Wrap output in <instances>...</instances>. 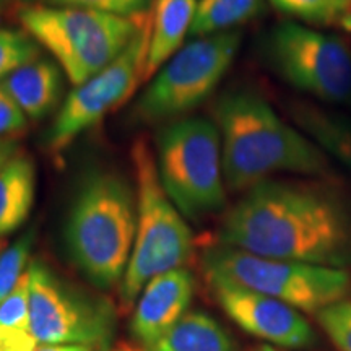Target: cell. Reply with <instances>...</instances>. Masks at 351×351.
<instances>
[{"label": "cell", "instance_id": "836d02e7", "mask_svg": "<svg viewBox=\"0 0 351 351\" xmlns=\"http://www.w3.org/2000/svg\"><path fill=\"white\" fill-rule=\"evenodd\" d=\"M121 351H127V350H121Z\"/></svg>", "mask_w": 351, "mask_h": 351}, {"label": "cell", "instance_id": "f546056e", "mask_svg": "<svg viewBox=\"0 0 351 351\" xmlns=\"http://www.w3.org/2000/svg\"><path fill=\"white\" fill-rule=\"evenodd\" d=\"M339 25H340V28L343 29V32L351 34V8L345 13L343 16H341L340 21H339Z\"/></svg>", "mask_w": 351, "mask_h": 351}, {"label": "cell", "instance_id": "277c9868", "mask_svg": "<svg viewBox=\"0 0 351 351\" xmlns=\"http://www.w3.org/2000/svg\"><path fill=\"white\" fill-rule=\"evenodd\" d=\"M130 156L137 181V232L121 282L119 296L124 307L134 304L155 276L184 269L194 254V236L161 186L148 143L137 140Z\"/></svg>", "mask_w": 351, "mask_h": 351}, {"label": "cell", "instance_id": "ac0fdd59", "mask_svg": "<svg viewBox=\"0 0 351 351\" xmlns=\"http://www.w3.org/2000/svg\"><path fill=\"white\" fill-rule=\"evenodd\" d=\"M145 351H236V345L210 314L187 313Z\"/></svg>", "mask_w": 351, "mask_h": 351}, {"label": "cell", "instance_id": "8fae6325", "mask_svg": "<svg viewBox=\"0 0 351 351\" xmlns=\"http://www.w3.org/2000/svg\"><path fill=\"white\" fill-rule=\"evenodd\" d=\"M150 38L152 10H147L138 15L137 29L125 49L108 67L67 95L44 137L52 153H62L82 132L98 124L134 95L145 82Z\"/></svg>", "mask_w": 351, "mask_h": 351}, {"label": "cell", "instance_id": "4dcf8cb0", "mask_svg": "<svg viewBox=\"0 0 351 351\" xmlns=\"http://www.w3.org/2000/svg\"><path fill=\"white\" fill-rule=\"evenodd\" d=\"M8 2H23L26 5H32L33 0H0V3H8Z\"/></svg>", "mask_w": 351, "mask_h": 351}, {"label": "cell", "instance_id": "d6986e66", "mask_svg": "<svg viewBox=\"0 0 351 351\" xmlns=\"http://www.w3.org/2000/svg\"><path fill=\"white\" fill-rule=\"evenodd\" d=\"M262 8L263 0H199L189 34L202 38L231 32L234 26L256 19Z\"/></svg>", "mask_w": 351, "mask_h": 351}, {"label": "cell", "instance_id": "e0dca14e", "mask_svg": "<svg viewBox=\"0 0 351 351\" xmlns=\"http://www.w3.org/2000/svg\"><path fill=\"white\" fill-rule=\"evenodd\" d=\"M36 171L32 158L16 153L0 169V238L23 225L33 208Z\"/></svg>", "mask_w": 351, "mask_h": 351}, {"label": "cell", "instance_id": "ba28073f", "mask_svg": "<svg viewBox=\"0 0 351 351\" xmlns=\"http://www.w3.org/2000/svg\"><path fill=\"white\" fill-rule=\"evenodd\" d=\"M241 46L236 29L195 38L156 72L135 108L148 124L176 121L200 106L226 75Z\"/></svg>", "mask_w": 351, "mask_h": 351}, {"label": "cell", "instance_id": "5b68a950", "mask_svg": "<svg viewBox=\"0 0 351 351\" xmlns=\"http://www.w3.org/2000/svg\"><path fill=\"white\" fill-rule=\"evenodd\" d=\"M138 15L117 16L43 3L25 5L19 19L25 32L51 52L69 80L78 86L125 49L137 29Z\"/></svg>", "mask_w": 351, "mask_h": 351}, {"label": "cell", "instance_id": "7402d4cb", "mask_svg": "<svg viewBox=\"0 0 351 351\" xmlns=\"http://www.w3.org/2000/svg\"><path fill=\"white\" fill-rule=\"evenodd\" d=\"M34 239H36V230L29 228L10 247L0 252V302L10 295L12 289L28 270Z\"/></svg>", "mask_w": 351, "mask_h": 351}, {"label": "cell", "instance_id": "4316f807", "mask_svg": "<svg viewBox=\"0 0 351 351\" xmlns=\"http://www.w3.org/2000/svg\"><path fill=\"white\" fill-rule=\"evenodd\" d=\"M38 345L32 332L0 327V351H34Z\"/></svg>", "mask_w": 351, "mask_h": 351}, {"label": "cell", "instance_id": "7a4b0ae2", "mask_svg": "<svg viewBox=\"0 0 351 351\" xmlns=\"http://www.w3.org/2000/svg\"><path fill=\"white\" fill-rule=\"evenodd\" d=\"M225 184L245 192L276 173L327 178L332 161L313 140L285 122L269 101L247 88L226 91L213 108Z\"/></svg>", "mask_w": 351, "mask_h": 351}, {"label": "cell", "instance_id": "4fadbf2b", "mask_svg": "<svg viewBox=\"0 0 351 351\" xmlns=\"http://www.w3.org/2000/svg\"><path fill=\"white\" fill-rule=\"evenodd\" d=\"M194 289V275L187 269H176L155 276L140 293L130 320L132 335L143 346L155 343L187 314Z\"/></svg>", "mask_w": 351, "mask_h": 351}, {"label": "cell", "instance_id": "cb8c5ba5", "mask_svg": "<svg viewBox=\"0 0 351 351\" xmlns=\"http://www.w3.org/2000/svg\"><path fill=\"white\" fill-rule=\"evenodd\" d=\"M315 317L337 350L351 351V301L337 302Z\"/></svg>", "mask_w": 351, "mask_h": 351}, {"label": "cell", "instance_id": "9c48e42d", "mask_svg": "<svg viewBox=\"0 0 351 351\" xmlns=\"http://www.w3.org/2000/svg\"><path fill=\"white\" fill-rule=\"evenodd\" d=\"M28 276L29 332L39 345L109 348L116 332V314L108 301L72 287L41 261L29 262Z\"/></svg>", "mask_w": 351, "mask_h": 351}, {"label": "cell", "instance_id": "f1b7e54d", "mask_svg": "<svg viewBox=\"0 0 351 351\" xmlns=\"http://www.w3.org/2000/svg\"><path fill=\"white\" fill-rule=\"evenodd\" d=\"M34 351H95L86 345H38Z\"/></svg>", "mask_w": 351, "mask_h": 351}, {"label": "cell", "instance_id": "8992f818", "mask_svg": "<svg viewBox=\"0 0 351 351\" xmlns=\"http://www.w3.org/2000/svg\"><path fill=\"white\" fill-rule=\"evenodd\" d=\"M156 166L161 186L186 218L218 212L226 204L221 138L204 117L169 122L158 132Z\"/></svg>", "mask_w": 351, "mask_h": 351}, {"label": "cell", "instance_id": "5bb4252c", "mask_svg": "<svg viewBox=\"0 0 351 351\" xmlns=\"http://www.w3.org/2000/svg\"><path fill=\"white\" fill-rule=\"evenodd\" d=\"M0 86L15 99L26 117L39 121L57 108L64 80L59 64L39 57L3 78Z\"/></svg>", "mask_w": 351, "mask_h": 351}, {"label": "cell", "instance_id": "603a6c76", "mask_svg": "<svg viewBox=\"0 0 351 351\" xmlns=\"http://www.w3.org/2000/svg\"><path fill=\"white\" fill-rule=\"evenodd\" d=\"M0 327L29 332V276H21L10 295L0 302Z\"/></svg>", "mask_w": 351, "mask_h": 351}, {"label": "cell", "instance_id": "d4e9b609", "mask_svg": "<svg viewBox=\"0 0 351 351\" xmlns=\"http://www.w3.org/2000/svg\"><path fill=\"white\" fill-rule=\"evenodd\" d=\"M44 5L95 10L117 16H134L148 10L152 0H43Z\"/></svg>", "mask_w": 351, "mask_h": 351}, {"label": "cell", "instance_id": "2e32d148", "mask_svg": "<svg viewBox=\"0 0 351 351\" xmlns=\"http://www.w3.org/2000/svg\"><path fill=\"white\" fill-rule=\"evenodd\" d=\"M289 114L302 134L351 174V117L309 101H293Z\"/></svg>", "mask_w": 351, "mask_h": 351}, {"label": "cell", "instance_id": "9a60e30c", "mask_svg": "<svg viewBox=\"0 0 351 351\" xmlns=\"http://www.w3.org/2000/svg\"><path fill=\"white\" fill-rule=\"evenodd\" d=\"M197 3V0H155L145 80L156 75L158 70L182 46L184 38L191 33Z\"/></svg>", "mask_w": 351, "mask_h": 351}, {"label": "cell", "instance_id": "1f68e13d", "mask_svg": "<svg viewBox=\"0 0 351 351\" xmlns=\"http://www.w3.org/2000/svg\"><path fill=\"white\" fill-rule=\"evenodd\" d=\"M254 351H278V350H275L274 346H270V345H263V346H258V348Z\"/></svg>", "mask_w": 351, "mask_h": 351}, {"label": "cell", "instance_id": "83f0119b", "mask_svg": "<svg viewBox=\"0 0 351 351\" xmlns=\"http://www.w3.org/2000/svg\"><path fill=\"white\" fill-rule=\"evenodd\" d=\"M16 153H19V148H16V143L13 142V140L0 138V169H2Z\"/></svg>", "mask_w": 351, "mask_h": 351}, {"label": "cell", "instance_id": "e575fe53", "mask_svg": "<svg viewBox=\"0 0 351 351\" xmlns=\"http://www.w3.org/2000/svg\"><path fill=\"white\" fill-rule=\"evenodd\" d=\"M350 106H351V101H350Z\"/></svg>", "mask_w": 351, "mask_h": 351}, {"label": "cell", "instance_id": "6da1fadb", "mask_svg": "<svg viewBox=\"0 0 351 351\" xmlns=\"http://www.w3.org/2000/svg\"><path fill=\"white\" fill-rule=\"evenodd\" d=\"M218 239L261 257L346 269L351 202L324 182L267 179L226 213Z\"/></svg>", "mask_w": 351, "mask_h": 351}, {"label": "cell", "instance_id": "44dd1931", "mask_svg": "<svg viewBox=\"0 0 351 351\" xmlns=\"http://www.w3.org/2000/svg\"><path fill=\"white\" fill-rule=\"evenodd\" d=\"M41 57V46L26 32L0 29V82Z\"/></svg>", "mask_w": 351, "mask_h": 351}, {"label": "cell", "instance_id": "52a82bcc", "mask_svg": "<svg viewBox=\"0 0 351 351\" xmlns=\"http://www.w3.org/2000/svg\"><path fill=\"white\" fill-rule=\"evenodd\" d=\"M204 269L207 275L223 276L300 313L319 314L345 301L351 291V275L345 269L261 257L223 244L204 254Z\"/></svg>", "mask_w": 351, "mask_h": 351}, {"label": "cell", "instance_id": "30bf717a", "mask_svg": "<svg viewBox=\"0 0 351 351\" xmlns=\"http://www.w3.org/2000/svg\"><path fill=\"white\" fill-rule=\"evenodd\" d=\"M265 57L298 91L332 106H350L351 47L343 38L285 21L267 38Z\"/></svg>", "mask_w": 351, "mask_h": 351}, {"label": "cell", "instance_id": "d6a6232c", "mask_svg": "<svg viewBox=\"0 0 351 351\" xmlns=\"http://www.w3.org/2000/svg\"><path fill=\"white\" fill-rule=\"evenodd\" d=\"M0 251H2V241H0Z\"/></svg>", "mask_w": 351, "mask_h": 351}, {"label": "cell", "instance_id": "ffe728a7", "mask_svg": "<svg viewBox=\"0 0 351 351\" xmlns=\"http://www.w3.org/2000/svg\"><path fill=\"white\" fill-rule=\"evenodd\" d=\"M275 10L304 23L332 25L351 8V0H270Z\"/></svg>", "mask_w": 351, "mask_h": 351}, {"label": "cell", "instance_id": "3957f363", "mask_svg": "<svg viewBox=\"0 0 351 351\" xmlns=\"http://www.w3.org/2000/svg\"><path fill=\"white\" fill-rule=\"evenodd\" d=\"M137 232V200L129 182L111 171L86 174L72 202L65 243L78 270L109 289L124 278Z\"/></svg>", "mask_w": 351, "mask_h": 351}, {"label": "cell", "instance_id": "7c38bea8", "mask_svg": "<svg viewBox=\"0 0 351 351\" xmlns=\"http://www.w3.org/2000/svg\"><path fill=\"white\" fill-rule=\"evenodd\" d=\"M215 300L236 326L280 348H306L317 341L302 313L275 298L262 295L217 275H207Z\"/></svg>", "mask_w": 351, "mask_h": 351}, {"label": "cell", "instance_id": "484cf974", "mask_svg": "<svg viewBox=\"0 0 351 351\" xmlns=\"http://www.w3.org/2000/svg\"><path fill=\"white\" fill-rule=\"evenodd\" d=\"M28 127V117L15 99L0 86V138L13 140Z\"/></svg>", "mask_w": 351, "mask_h": 351}]
</instances>
